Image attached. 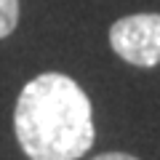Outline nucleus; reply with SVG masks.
Returning <instances> with one entry per match:
<instances>
[{"instance_id":"nucleus-3","label":"nucleus","mask_w":160,"mask_h":160,"mask_svg":"<svg viewBox=\"0 0 160 160\" xmlns=\"http://www.w3.org/2000/svg\"><path fill=\"white\" fill-rule=\"evenodd\" d=\"M16 22H19V0H0V38H8L16 29Z\"/></svg>"},{"instance_id":"nucleus-2","label":"nucleus","mask_w":160,"mask_h":160,"mask_svg":"<svg viewBox=\"0 0 160 160\" xmlns=\"http://www.w3.org/2000/svg\"><path fill=\"white\" fill-rule=\"evenodd\" d=\"M109 46L133 67L160 64V13L123 16L109 27Z\"/></svg>"},{"instance_id":"nucleus-1","label":"nucleus","mask_w":160,"mask_h":160,"mask_svg":"<svg viewBox=\"0 0 160 160\" xmlns=\"http://www.w3.org/2000/svg\"><path fill=\"white\" fill-rule=\"evenodd\" d=\"M13 128L29 160H78L96 136L86 91L62 72H43L22 88Z\"/></svg>"},{"instance_id":"nucleus-4","label":"nucleus","mask_w":160,"mask_h":160,"mask_svg":"<svg viewBox=\"0 0 160 160\" xmlns=\"http://www.w3.org/2000/svg\"><path fill=\"white\" fill-rule=\"evenodd\" d=\"M93 160H139V158L126 155V152H104V155H96Z\"/></svg>"}]
</instances>
